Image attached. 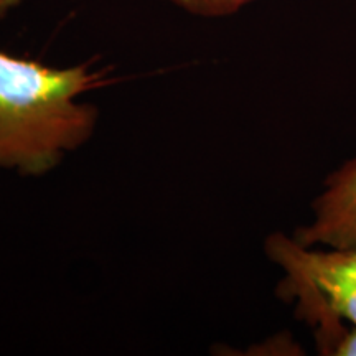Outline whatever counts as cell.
I'll list each match as a JSON object with an SVG mask.
<instances>
[{
    "label": "cell",
    "instance_id": "7a4b0ae2",
    "mask_svg": "<svg viewBox=\"0 0 356 356\" xmlns=\"http://www.w3.org/2000/svg\"><path fill=\"white\" fill-rule=\"evenodd\" d=\"M267 254L286 270L282 293L299 300V314L312 320L335 315L356 327V248L314 251L284 234L267 239Z\"/></svg>",
    "mask_w": 356,
    "mask_h": 356
},
{
    "label": "cell",
    "instance_id": "277c9868",
    "mask_svg": "<svg viewBox=\"0 0 356 356\" xmlns=\"http://www.w3.org/2000/svg\"><path fill=\"white\" fill-rule=\"evenodd\" d=\"M191 15L203 19H222L238 13L256 0H163Z\"/></svg>",
    "mask_w": 356,
    "mask_h": 356
},
{
    "label": "cell",
    "instance_id": "8992f818",
    "mask_svg": "<svg viewBox=\"0 0 356 356\" xmlns=\"http://www.w3.org/2000/svg\"><path fill=\"white\" fill-rule=\"evenodd\" d=\"M24 0H0V19L7 17L13 8H17Z\"/></svg>",
    "mask_w": 356,
    "mask_h": 356
},
{
    "label": "cell",
    "instance_id": "6da1fadb",
    "mask_svg": "<svg viewBox=\"0 0 356 356\" xmlns=\"http://www.w3.org/2000/svg\"><path fill=\"white\" fill-rule=\"evenodd\" d=\"M111 83L91 61L53 68L0 51V170L42 177L86 144L99 113L79 97Z\"/></svg>",
    "mask_w": 356,
    "mask_h": 356
},
{
    "label": "cell",
    "instance_id": "3957f363",
    "mask_svg": "<svg viewBox=\"0 0 356 356\" xmlns=\"http://www.w3.org/2000/svg\"><path fill=\"white\" fill-rule=\"evenodd\" d=\"M293 239L307 248H356V155L325 178V188L314 202V221L297 229Z\"/></svg>",
    "mask_w": 356,
    "mask_h": 356
},
{
    "label": "cell",
    "instance_id": "5b68a950",
    "mask_svg": "<svg viewBox=\"0 0 356 356\" xmlns=\"http://www.w3.org/2000/svg\"><path fill=\"white\" fill-rule=\"evenodd\" d=\"M332 355L338 356H356V327L353 330H346L343 337L338 340V343Z\"/></svg>",
    "mask_w": 356,
    "mask_h": 356
}]
</instances>
